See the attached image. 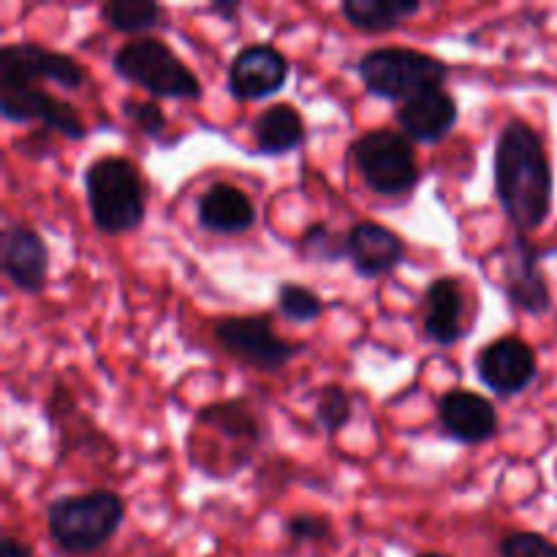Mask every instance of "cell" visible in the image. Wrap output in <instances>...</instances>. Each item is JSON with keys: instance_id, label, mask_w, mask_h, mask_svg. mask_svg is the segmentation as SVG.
Masks as SVG:
<instances>
[{"instance_id": "7", "label": "cell", "mask_w": 557, "mask_h": 557, "mask_svg": "<svg viewBox=\"0 0 557 557\" xmlns=\"http://www.w3.org/2000/svg\"><path fill=\"white\" fill-rule=\"evenodd\" d=\"M212 335L223 351L261 373H277L305 351L299 343L275 335L270 315H226L212 324Z\"/></svg>"}, {"instance_id": "2", "label": "cell", "mask_w": 557, "mask_h": 557, "mask_svg": "<svg viewBox=\"0 0 557 557\" xmlns=\"http://www.w3.org/2000/svg\"><path fill=\"white\" fill-rule=\"evenodd\" d=\"M125 504L112 490H90L82 495H63L47 506V531L60 553L92 555L107 547L120 531Z\"/></svg>"}, {"instance_id": "23", "label": "cell", "mask_w": 557, "mask_h": 557, "mask_svg": "<svg viewBox=\"0 0 557 557\" xmlns=\"http://www.w3.org/2000/svg\"><path fill=\"white\" fill-rule=\"evenodd\" d=\"M299 250H302L305 259L315 261V264H337V261L348 259L346 234L332 232L326 223H313V226L305 228Z\"/></svg>"}, {"instance_id": "24", "label": "cell", "mask_w": 557, "mask_h": 557, "mask_svg": "<svg viewBox=\"0 0 557 557\" xmlns=\"http://www.w3.org/2000/svg\"><path fill=\"white\" fill-rule=\"evenodd\" d=\"M277 310L292 324H310L324 315V299L299 283H283L277 292Z\"/></svg>"}, {"instance_id": "30", "label": "cell", "mask_w": 557, "mask_h": 557, "mask_svg": "<svg viewBox=\"0 0 557 557\" xmlns=\"http://www.w3.org/2000/svg\"><path fill=\"white\" fill-rule=\"evenodd\" d=\"M212 11L221 16H226V20H232V16L239 11V3H221V0H218V3L212 5Z\"/></svg>"}, {"instance_id": "20", "label": "cell", "mask_w": 557, "mask_h": 557, "mask_svg": "<svg viewBox=\"0 0 557 557\" xmlns=\"http://www.w3.org/2000/svg\"><path fill=\"white\" fill-rule=\"evenodd\" d=\"M196 424L199 428H210L218 430L221 435H226L228 441L234 444H250L256 446L261 441V430L259 422H256L253 411L245 400H221L212 403V406L201 408L196 413Z\"/></svg>"}, {"instance_id": "15", "label": "cell", "mask_w": 557, "mask_h": 557, "mask_svg": "<svg viewBox=\"0 0 557 557\" xmlns=\"http://www.w3.org/2000/svg\"><path fill=\"white\" fill-rule=\"evenodd\" d=\"M348 261L362 277H384L395 272L406 259L400 234L381 223H357L346 234Z\"/></svg>"}, {"instance_id": "31", "label": "cell", "mask_w": 557, "mask_h": 557, "mask_svg": "<svg viewBox=\"0 0 557 557\" xmlns=\"http://www.w3.org/2000/svg\"><path fill=\"white\" fill-rule=\"evenodd\" d=\"M419 557H451V555H444V553H424V555H419Z\"/></svg>"}, {"instance_id": "17", "label": "cell", "mask_w": 557, "mask_h": 557, "mask_svg": "<svg viewBox=\"0 0 557 557\" xmlns=\"http://www.w3.org/2000/svg\"><path fill=\"white\" fill-rule=\"evenodd\" d=\"M466 299L455 277H438L424 292V335L438 346H455L466 335Z\"/></svg>"}, {"instance_id": "18", "label": "cell", "mask_w": 557, "mask_h": 557, "mask_svg": "<svg viewBox=\"0 0 557 557\" xmlns=\"http://www.w3.org/2000/svg\"><path fill=\"white\" fill-rule=\"evenodd\" d=\"M196 218L212 234H245L256 223V207L239 188L215 183L199 196Z\"/></svg>"}, {"instance_id": "10", "label": "cell", "mask_w": 557, "mask_h": 557, "mask_svg": "<svg viewBox=\"0 0 557 557\" xmlns=\"http://www.w3.org/2000/svg\"><path fill=\"white\" fill-rule=\"evenodd\" d=\"M476 373L498 397L522 395L539 373L536 354L520 337H500L482 348L476 357Z\"/></svg>"}, {"instance_id": "4", "label": "cell", "mask_w": 557, "mask_h": 557, "mask_svg": "<svg viewBox=\"0 0 557 557\" xmlns=\"http://www.w3.org/2000/svg\"><path fill=\"white\" fill-rule=\"evenodd\" d=\"M364 87L389 101H408L419 92L438 90L449 79V65L428 52L406 47L370 49L357 65Z\"/></svg>"}, {"instance_id": "27", "label": "cell", "mask_w": 557, "mask_h": 557, "mask_svg": "<svg viewBox=\"0 0 557 557\" xmlns=\"http://www.w3.org/2000/svg\"><path fill=\"white\" fill-rule=\"evenodd\" d=\"M123 112H125V117L134 120L136 128L147 136H161L163 128H166V114H163V109L152 101H147V103L125 101Z\"/></svg>"}, {"instance_id": "5", "label": "cell", "mask_w": 557, "mask_h": 557, "mask_svg": "<svg viewBox=\"0 0 557 557\" xmlns=\"http://www.w3.org/2000/svg\"><path fill=\"white\" fill-rule=\"evenodd\" d=\"M112 65L125 82L145 87L152 96L180 98V101L201 98L199 76L158 38H136L123 44L114 52Z\"/></svg>"}, {"instance_id": "12", "label": "cell", "mask_w": 557, "mask_h": 557, "mask_svg": "<svg viewBox=\"0 0 557 557\" xmlns=\"http://www.w3.org/2000/svg\"><path fill=\"white\" fill-rule=\"evenodd\" d=\"M288 79L286 54L270 44H250L228 65V90L237 101H261L275 96Z\"/></svg>"}, {"instance_id": "19", "label": "cell", "mask_w": 557, "mask_h": 557, "mask_svg": "<svg viewBox=\"0 0 557 557\" xmlns=\"http://www.w3.org/2000/svg\"><path fill=\"white\" fill-rule=\"evenodd\" d=\"M253 139L261 156H286L305 141V123L292 103H272L256 117Z\"/></svg>"}, {"instance_id": "6", "label": "cell", "mask_w": 557, "mask_h": 557, "mask_svg": "<svg viewBox=\"0 0 557 557\" xmlns=\"http://www.w3.org/2000/svg\"><path fill=\"white\" fill-rule=\"evenodd\" d=\"M351 158L364 185L379 196H403L419 183V166L408 136L370 131L351 145Z\"/></svg>"}, {"instance_id": "16", "label": "cell", "mask_w": 557, "mask_h": 557, "mask_svg": "<svg viewBox=\"0 0 557 557\" xmlns=\"http://www.w3.org/2000/svg\"><path fill=\"white\" fill-rule=\"evenodd\" d=\"M397 123L413 141H441L457 123V101L444 87L403 101Z\"/></svg>"}, {"instance_id": "25", "label": "cell", "mask_w": 557, "mask_h": 557, "mask_svg": "<svg viewBox=\"0 0 557 557\" xmlns=\"http://www.w3.org/2000/svg\"><path fill=\"white\" fill-rule=\"evenodd\" d=\"M354 403L343 386L330 384L319 392V400H315V419H319L321 428L326 430V435H335L351 422Z\"/></svg>"}, {"instance_id": "8", "label": "cell", "mask_w": 557, "mask_h": 557, "mask_svg": "<svg viewBox=\"0 0 557 557\" xmlns=\"http://www.w3.org/2000/svg\"><path fill=\"white\" fill-rule=\"evenodd\" d=\"M54 82L65 90H79L85 71L71 54L44 49L38 44H5L0 49V85H36Z\"/></svg>"}, {"instance_id": "26", "label": "cell", "mask_w": 557, "mask_h": 557, "mask_svg": "<svg viewBox=\"0 0 557 557\" xmlns=\"http://www.w3.org/2000/svg\"><path fill=\"white\" fill-rule=\"evenodd\" d=\"M500 557H557V544L553 539L533 531L506 533L498 542Z\"/></svg>"}, {"instance_id": "3", "label": "cell", "mask_w": 557, "mask_h": 557, "mask_svg": "<svg viewBox=\"0 0 557 557\" xmlns=\"http://www.w3.org/2000/svg\"><path fill=\"white\" fill-rule=\"evenodd\" d=\"M90 218L98 232L117 237L145 221V188L136 166L125 158H98L85 172Z\"/></svg>"}, {"instance_id": "22", "label": "cell", "mask_w": 557, "mask_h": 557, "mask_svg": "<svg viewBox=\"0 0 557 557\" xmlns=\"http://www.w3.org/2000/svg\"><path fill=\"white\" fill-rule=\"evenodd\" d=\"M101 16L114 30L141 33L161 25L163 5L152 3V0H109L101 5Z\"/></svg>"}, {"instance_id": "1", "label": "cell", "mask_w": 557, "mask_h": 557, "mask_svg": "<svg viewBox=\"0 0 557 557\" xmlns=\"http://www.w3.org/2000/svg\"><path fill=\"white\" fill-rule=\"evenodd\" d=\"M495 196L520 234L542 226L553 210V166L525 120H511L495 141Z\"/></svg>"}, {"instance_id": "21", "label": "cell", "mask_w": 557, "mask_h": 557, "mask_svg": "<svg viewBox=\"0 0 557 557\" xmlns=\"http://www.w3.org/2000/svg\"><path fill=\"white\" fill-rule=\"evenodd\" d=\"M343 16L359 30H389L422 11L419 0H343Z\"/></svg>"}, {"instance_id": "28", "label": "cell", "mask_w": 557, "mask_h": 557, "mask_svg": "<svg viewBox=\"0 0 557 557\" xmlns=\"http://www.w3.org/2000/svg\"><path fill=\"white\" fill-rule=\"evenodd\" d=\"M286 531L294 542H326L332 536V525L330 520L324 517H315V515H294L292 520L286 522Z\"/></svg>"}, {"instance_id": "29", "label": "cell", "mask_w": 557, "mask_h": 557, "mask_svg": "<svg viewBox=\"0 0 557 557\" xmlns=\"http://www.w3.org/2000/svg\"><path fill=\"white\" fill-rule=\"evenodd\" d=\"M0 557H33V549L25 542L3 536V542H0Z\"/></svg>"}, {"instance_id": "13", "label": "cell", "mask_w": 557, "mask_h": 557, "mask_svg": "<svg viewBox=\"0 0 557 557\" xmlns=\"http://www.w3.org/2000/svg\"><path fill=\"white\" fill-rule=\"evenodd\" d=\"M0 270L22 294H38L49 277V248L33 228L9 223L0 237Z\"/></svg>"}, {"instance_id": "9", "label": "cell", "mask_w": 557, "mask_h": 557, "mask_svg": "<svg viewBox=\"0 0 557 557\" xmlns=\"http://www.w3.org/2000/svg\"><path fill=\"white\" fill-rule=\"evenodd\" d=\"M0 114L9 123H44L65 139H85V123L71 103L58 101L36 85H0Z\"/></svg>"}, {"instance_id": "14", "label": "cell", "mask_w": 557, "mask_h": 557, "mask_svg": "<svg viewBox=\"0 0 557 557\" xmlns=\"http://www.w3.org/2000/svg\"><path fill=\"white\" fill-rule=\"evenodd\" d=\"M438 422L460 444H484L498 433V413L487 397L468 389H449L438 400Z\"/></svg>"}, {"instance_id": "11", "label": "cell", "mask_w": 557, "mask_h": 557, "mask_svg": "<svg viewBox=\"0 0 557 557\" xmlns=\"http://www.w3.org/2000/svg\"><path fill=\"white\" fill-rule=\"evenodd\" d=\"M506 267H504V288L506 299L515 305L517 310L531 315H542L553 308V294H549L547 277H544L539 259H542V250L525 239L522 234H517L515 243L509 250H504Z\"/></svg>"}]
</instances>
